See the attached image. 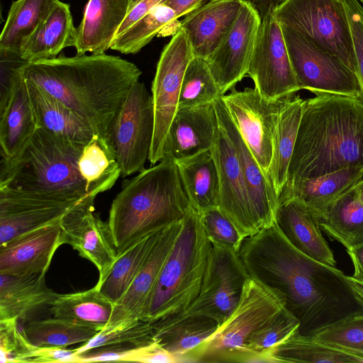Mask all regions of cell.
<instances>
[{"label":"cell","mask_w":363,"mask_h":363,"mask_svg":"<svg viewBox=\"0 0 363 363\" xmlns=\"http://www.w3.org/2000/svg\"><path fill=\"white\" fill-rule=\"evenodd\" d=\"M239 255L250 277L283 298L300 322L301 335H313L340 319L363 314L346 275L300 252L276 223L244 239Z\"/></svg>","instance_id":"6da1fadb"},{"label":"cell","mask_w":363,"mask_h":363,"mask_svg":"<svg viewBox=\"0 0 363 363\" xmlns=\"http://www.w3.org/2000/svg\"><path fill=\"white\" fill-rule=\"evenodd\" d=\"M21 70L27 81L77 113L94 135L108 140L123 103L142 74L134 63L106 53L60 55L28 62Z\"/></svg>","instance_id":"7a4b0ae2"},{"label":"cell","mask_w":363,"mask_h":363,"mask_svg":"<svg viewBox=\"0 0 363 363\" xmlns=\"http://www.w3.org/2000/svg\"><path fill=\"white\" fill-rule=\"evenodd\" d=\"M314 94L303 102L285 185L344 168L363 167V99Z\"/></svg>","instance_id":"3957f363"},{"label":"cell","mask_w":363,"mask_h":363,"mask_svg":"<svg viewBox=\"0 0 363 363\" xmlns=\"http://www.w3.org/2000/svg\"><path fill=\"white\" fill-rule=\"evenodd\" d=\"M190 208L175 161L163 160L123 182L107 220L118 252L182 220Z\"/></svg>","instance_id":"277c9868"},{"label":"cell","mask_w":363,"mask_h":363,"mask_svg":"<svg viewBox=\"0 0 363 363\" xmlns=\"http://www.w3.org/2000/svg\"><path fill=\"white\" fill-rule=\"evenodd\" d=\"M84 146L39 127L16 155L1 160L0 186L64 200L92 196L78 169Z\"/></svg>","instance_id":"5b68a950"},{"label":"cell","mask_w":363,"mask_h":363,"mask_svg":"<svg viewBox=\"0 0 363 363\" xmlns=\"http://www.w3.org/2000/svg\"><path fill=\"white\" fill-rule=\"evenodd\" d=\"M211 246L200 213L190 206L148 298L144 320L153 323L188 308L199 294Z\"/></svg>","instance_id":"8992f818"},{"label":"cell","mask_w":363,"mask_h":363,"mask_svg":"<svg viewBox=\"0 0 363 363\" xmlns=\"http://www.w3.org/2000/svg\"><path fill=\"white\" fill-rule=\"evenodd\" d=\"M284 308L277 293L250 277L231 314L207 340L185 356L184 362H258L247 350V341Z\"/></svg>","instance_id":"52a82bcc"},{"label":"cell","mask_w":363,"mask_h":363,"mask_svg":"<svg viewBox=\"0 0 363 363\" xmlns=\"http://www.w3.org/2000/svg\"><path fill=\"white\" fill-rule=\"evenodd\" d=\"M273 14L281 26L335 55L357 74L350 25L342 0H285Z\"/></svg>","instance_id":"ba28073f"},{"label":"cell","mask_w":363,"mask_h":363,"mask_svg":"<svg viewBox=\"0 0 363 363\" xmlns=\"http://www.w3.org/2000/svg\"><path fill=\"white\" fill-rule=\"evenodd\" d=\"M154 128L152 94L139 80L123 103L109 135L122 177L145 169L150 156Z\"/></svg>","instance_id":"9c48e42d"},{"label":"cell","mask_w":363,"mask_h":363,"mask_svg":"<svg viewBox=\"0 0 363 363\" xmlns=\"http://www.w3.org/2000/svg\"><path fill=\"white\" fill-rule=\"evenodd\" d=\"M281 26L284 40L301 89L363 99L359 79L337 57L294 30Z\"/></svg>","instance_id":"30bf717a"},{"label":"cell","mask_w":363,"mask_h":363,"mask_svg":"<svg viewBox=\"0 0 363 363\" xmlns=\"http://www.w3.org/2000/svg\"><path fill=\"white\" fill-rule=\"evenodd\" d=\"M194 57L181 28L172 35L160 55L151 87L155 128L148 161L152 165L162 160L165 139L178 110L183 77Z\"/></svg>","instance_id":"8fae6325"},{"label":"cell","mask_w":363,"mask_h":363,"mask_svg":"<svg viewBox=\"0 0 363 363\" xmlns=\"http://www.w3.org/2000/svg\"><path fill=\"white\" fill-rule=\"evenodd\" d=\"M249 278L239 253L212 244L199 294L183 312L221 325L238 305Z\"/></svg>","instance_id":"7c38bea8"},{"label":"cell","mask_w":363,"mask_h":363,"mask_svg":"<svg viewBox=\"0 0 363 363\" xmlns=\"http://www.w3.org/2000/svg\"><path fill=\"white\" fill-rule=\"evenodd\" d=\"M264 99L277 100L301 90L290 60L281 25L273 12L262 19L247 74Z\"/></svg>","instance_id":"4fadbf2b"},{"label":"cell","mask_w":363,"mask_h":363,"mask_svg":"<svg viewBox=\"0 0 363 363\" xmlns=\"http://www.w3.org/2000/svg\"><path fill=\"white\" fill-rule=\"evenodd\" d=\"M288 97L268 100L255 88L242 91L233 88L230 94L220 96L233 123L267 178L272 157L274 133Z\"/></svg>","instance_id":"5bb4252c"},{"label":"cell","mask_w":363,"mask_h":363,"mask_svg":"<svg viewBox=\"0 0 363 363\" xmlns=\"http://www.w3.org/2000/svg\"><path fill=\"white\" fill-rule=\"evenodd\" d=\"M96 197L89 196L70 208L60 220L64 244L94 264L99 271L97 284L108 275L118 257L107 221L94 213Z\"/></svg>","instance_id":"9a60e30c"},{"label":"cell","mask_w":363,"mask_h":363,"mask_svg":"<svg viewBox=\"0 0 363 363\" xmlns=\"http://www.w3.org/2000/svg\"><path fill=\"white\" fill-rule=\"evenodd\" d=\"M261 22L258 11L243 2L235 23L206 60L221 96L247 74Z\"/></svg>","instance_id":"2e32d148"},{"label":"cell","mask_w":363,"mask_h":363,"mask_svg":"<svg viewBox=\"0 0 363 363\" xmlns=\"http://www.w3.org/2000/svg\"><path fill=\"white\" fill-rule=\"evenodd\" d=\"M79 201L0 186V246L25 233L60 221Z\"/></svg>","instance_id":"e0dca14e"},{"label":"cell","mask_w":363,"mask_h":363,"mask_svg":"<svg viewBox=\"0 0 363 363\" xmlns=\"http://www.w3.org/2000/svg\"><path fill=\"white\" fill-rule=\"evenodd\" d=\"M211 152L219 175V208L233 221L244 239L257 233L238 158L219 126Z\"/></svg>","instance_id":"ac0fdd59"},{"label":"cell","mask_w":363,"mask_h":363,"mask_svg":"<svg viewBox=\"0 0 363 363\" xmlns=\"http://www.w3.org/2000/svg\"><path fill=\"white\" fill-rule=\"evenodd\" d=\"M213 105L218 125L230 141L238 158L258 233L275 223L279 199L233 123L220 97Z\"/></svg>","instance_id":"d6986e66"},{"label":"cell","mask_w":363,"mask_h":363,"mask_svg":"<svg viewBox=\"0 0 363 363\" xmlns=\"http://www.w3.org/2000/svg\"><path fill=\"white\" fill-rule=\"evenodd\" d=\"M60 222L25 233L0 246V274H46L55 251L64 244Z\"/></svg>","instance_id":"ffe728a7"},{"label":"cell","mask_w":363,"mask_h":363,"mask_svg":"<svg viewBox=\"0 0 363 363\" xmlns=\"http://www.w3.org/2000/svg\"><path fill=\"white\" fill-rule=\"evenodd\" d=\"M218 128L213 103L178 108L165 139L162 160L177 161L211 150Z\"/></svg>","instance_id":"44dd1931"},{"label":"cell","mask_w":363,"mask_h":363,"mask_svg":"<svg viewBox=\"0 0 363 363\" xmlns=\"http://www.w3.org/2000/svg\"><path fill=\"white\" fill-rule=\"evenodd\" d=\"M241 0H211L186 15L181 22L194 56L207 60L235 23Z\"/></svg>","instance_id":"7402d4cb"},{"label":"cell","mask_w":363,"mask_h":363,"mask_svg":"<svg viewBox=\"0 0 363 363\" xmlns=\"http://www.w3.org/2000/svg\"><path fill=\"white\" fill-rule=\"evenodd\" d=\"M182 220L163 228L133 281L115 305L107 324L127 318L143 319L148 298L182 228Z\"/></svg>","instance_id":"603a6c76"},{"label":"cell","mask_w":363,"mask_h":363,"mask_svg":"<svg viewBox=\"0 0 363 363\" xmlns=\"http://www.w3.org/2000/svg\"><path fill=\"white\" fill-rule=\"evenodd\" d=\"M275 223L291 244L308 257L335 267L333 253L321 233L319 218L297 199L280 201Z\"/></svg>","instance_id":"cb8c5ba5"},{"label":"cell","mask_w":363,"mask_h":363,"mask_svg":"<svg viewBox=\"0 0 363 363\" xmlns=\"http://www.w3.org/2000/svg\"><path fill=\"white\" fill-rule=\"evenodd\" d=\"M21 68L16 74L8 101L0 108V148L1 159L4 160L16 155L38 128Z\"/></svg>","instance_id":"d4e9b609"},{"label":"cell","mask_w":363,"mask_h":363,"mask_svg":"<svg viewBox=\"0 0 363 363\" xmlns=\"http://www.w3.org/2000/svg\"><path fill=\"white\" fill-rule=\"evenodd\" d=\"M132 0H89L77 28V55L103 54L110 49Z\"/></svg>","instance_id":"484cf974"},{"label":"cell","mask_w":363,"mask_h":363,"mask_svg":"<svg viewBox=\"0 0 363 363\" xmlns=\"http://www.w3.org/2000/svg\"><path fill=\"white\" fill-rule=\"evenodd\" d=\"M363 179V167L344 168L320 177L302 179L286 184L279 203L297 199L318 218L342 194Z\"/></svg>","instance_id":"4316f807"},{"label":"cell","mask_w":363,"mask_h":363,"mask_svg":"<svg viewBox=\"0 0 363 363\" xmlns=\"http://www.w3.org/2000/svg\"><path fill=\"white\" fill-rule=\"evenodd\" d=\"M77 28L74 26L69 5L56 0L45 19L21 49L27 62L54 58L65 48L76 47Z\"/></svg>","instance_id":"83f0119b"},{"label":"cell","mask_w":363,"mask_h":363,"mask_svg":"<svg viewBox=\"0 0 363 363\" xmlns=\"http://www.w3.org/2000/svg\"><path fill=\"white\" fill-rule=\"evenodd\" d=\"M214 319L184 312L172 314L152 323L154 339L170 353L185 356L207 340L218 329Z\"/></svg>","instance_id":"f1b7e54d"},{"label":"cell","mask_w":363,"mask_h":363,"mask_svg":"<svg viewBox=\"0 0 363 363\" xmlns=\"http://www.w3.org/2000/svg\"><path fill=\"white\" fill-rule=\"evenodd\" d=\"M58 295L46 285L45 274H0V320L23 318Z\"/></svg>","instance_id":"f546056e"},{"label":"cell","mask_w":363,"mask_h":363,"mask_svg":"<svg viewBox=\"0 0 363 363\" xmlns=\"http://www.w3.org/2000/svg\"><path fill=\"white\" fill-rule=\"evenodd\" d=\"M175 162L190 206L199 213L218 207L219 175L211 150Z\"/></svg>","instance_id":"4dcf8cb0"},{"label":"cell","mask_w":363,"mask_h":363,"mask_svg":"<svg viewBox=\"0 0 363 363\" xmlns=\"http://www.w3.org/2000/svg\"><path fill=\"white\" fill-rule=\"evenodd\" d=\"M27 83L38 128L79 145L91 140L92 130L77 113L38 86Z\"/></svg>","instance_id":"1f68e13d"},{"label":"cell","mask_w":363,"mask_h":363,"mask_svg":"<svg viewBox=\"0 0 363 363\" xmlns=\"http://www.w3.org/2000/svg\"><path fill=\"white\" fill-rule=\"evenodd\" d=\"M303 99L299 95L289 96L276 125L272 142V157L267 179L278 199L287 180L289 163L294 151Z\"/></svg>","instance_id":"d6a6232c"},{"label":"cell","mask_w":363,"mask_h":363,"mask_svg":"<svg viewBox=\"0 0 363 363\" xmlns=\"http://www.w3.org/2000/svg\"><path fill=\"white\" fill-rule=\"evenodd\" d=\"M356 185L319 217L321 230L347 249L363 243V200Z\"/></svg>","instance_id":"836d02e7"},{"label":"cell","mask_w":363,"mask_h":363,"mask_svg":"<svg viewBox=\"0 0 363 363\" xmlns=\"http://www.w3.org/2000/svg\"><path fill=\"white\" fill-rule=\"evenodd\" d=\"M54 317L96 330L110 320L113 303L94 286L86 291L59 294L50 304Z\"/></svg>","instance_id":"e575fe53"},{"label":"cell","mask_w":363,"mask_h":363,"mask_svg":"<svg viewBox=\"0 0 363 363\" xmlns=\"http://www.w3.org/2000/svg\"><path fill=\"white\" fill-rule=\"evenodd\" d=\"M78 169L89 195L96 197L111 189L121 176L116 154L111 141L98 135L83 147Z\"/></svg>","instance_id":"d590c367"},{"label":"cell","mask_w":363,"mask_h":363,"mask_svg":"<svg viewBox=\"0 0 363 363\" xmlns=\"http://www.w3.org/2000/svg\"><path fill=\"white\" fill-rule=\"evenodd\" d=\"M180 26L181 22L174 11L162 1L122 34L116 36L110 49L122 54H136L155 36L173 35Z\"/></svg>","instance_id":"8d00e7d4"},{"label":"cell","mask_w":363,"mask_h":363,"mask_svg":"<svg viewBox=\"0 0 363 363\" xmlns=\"http://www.w3.org/2000/svg\"><path fill=\"white\" fill-rule=\"evenodd\" d=\"M268 362H363V356L322 342L298 333L267 352Z\"/></svg>","instance_id":"74e56055"},{"label":"cell","mask_w":363,"mask_h":363,"mask_svg":"<svg viewBox=\"0 0 363 363\" xmlns=\"http://www.w3.org/2000/svg\"><path fill=\"white\" fill-rule=\"evenodd\" d=\"M56 0H16L11 4L0 35V50L19 52L45 19Z\"/></svg>","instance_id":"f35d334b"},{"label":"cell","mask_w":363,"mask_h":363,"mask_svg":"<svg viewBox=\"0 0 363 363\" xmlns=\"http://www.w3.org/2000/svg\"><path fill=\"white\" fill-rule=\"evenodd\" d=\"M162 230L145 236L118 255L104 280L95 285L113 305L129 289Z\"/></svg>","instance_id":"ab89813d"},{"label":"cell","mask_w":363,"mask_h":363,"mask_svg":"<svg viewBox=\"0 0 363 363\" xmlns=\"http://www.w3.org/2000/svg\"><path fill=\"white\" fill-rule=\"evenodd\" d=\"M155 341L152 323L127 318L107 324L89 340L75 348L77 354L104 346L140 347Z\"/></svg>","instance_id":"60d3db41"},{"label":"cell","mask_w":363,"mask_h":363,"mask_svg":"<svg viewBox=\"0 0 363 363\" xmlns=\"http://www.w3.org/2000/svg\"><path fill=\"white\" fill-rule=\"evenodd\" d=\"M23 330L33 345L50 347H67L85 342L99 332L55 317L31 321Z\"/></svg>","instance_id":"b9f144b4"},{"label":"cell","mask_w":363,"mask_h":363,"mask_svg":"<svg viewBox=\"0 0 363 363\" xmlns=\"http://www.w3.org/2000/svg\"><path fill=\"white\" fill-rule=\"evenodd\" d=\"M221 96L206 60L194 57L182 80L178 108L213 104Z\"/></svg>","instance_id":"7bdbcfd3"},{"label":"cell","mask_w":363,"mask_h":363,"mask_svg":"<svg viewBox=\"0 0 363 363\" xmlns=\"http://www.w3.org/2000/svg\"><path fill=\"white\" fill-rule=\"evenodd\" d=\"M299 326V320L284 308L252 333L247 341V349L257 358L258 362H268L267 352L298 333Z\"/></svg>","instance_id":"ee69618b"},{"label":"cell","mask_w":363,"mask_h":363,"mask_svg":"<svg viewBox=\"0 0 363 363\" xmlns=\"http://www.w3.org/2000/svg\"><path fill=\"white\" fill-rule=\"evenodd\" d=\"M312 336L325 344L363 356V314L340 319Z\"/></svg>","instance_id":"f6af8a7d"},{"label":"cell","mask_w":363,"mask_h":363,"mask_svg":"<svg viewBox=\"0 0 363 363\" xmlns=\"http://www.w3.org/2000/svg\"><path fill=\"white\" fill-rule=\"evenodd\" d=\"M205 233L211 244L239 253L244 238L229 217L219 208L200 213Z\"/></svg>","instance_id":"bcb514c9"},{"label":"cell","mask_w":363,"mask_h":363,"mask_svg":"<svg viewBox=\"0 0 363 363\" xmlns=\"http://www.w3.org/2000/svg\"><path fill=\"white\" fill-rule=\"evenodd\" d=\"M36 347L19 328L18 319L0 320L1 363H28Z\"/></svg>","instance_id":"7dc6e473"},{"label":"cell","mask_w":363,"mask_h":363,"mask_svg":"<svg viewBox=\"0 0 363 363\" xmlns=\"http://www.w3.org/2000/svg\"><path fill=\"white\" fill-rule=\"evenodd\" d=\"M346 11L356 61L357 75L363 93V5L359 0H342Z\"/></svg>","instance_id":"c3c4849f"},{"label":"cell","mask_w":363,"mask_h":363,"mask_svg":"<svg viewBox=\"0 0 363 363\" xmlns=\"http://www.w3.org/2000/svg\"><path fill=\"white\" fill-rule=\"evenodd\" d=\"M0 108L8 101L18 71L26 63L19 52L0 50Z\"/></svg>","instance_id":"681fc988"},{"label":"cell","mask_w":363,"mask_h":363,"mask_svg":"<svg viewBox=\"0 0 363 363\" xmlns=\"http://www.w3.org/2000/svg\"><path fill=\"white\" fill-rule=\"evenodd\" d=\"M125 362L143 363H181L182 359L170 353L155 340L147 345L130 347Z\"/></svg>","instance_id":"f907efd6"},{"label":"cell","mask_w":363,"mask_h":363,"mask_svg":"<svg viewBox=\"0 0 363 363\" xmlns=\"http://www.w3.org/2000/svg\"><path fill=\"white\" fill-rule=\"evenodd\" d=\"M130 347L104 346L78 354L76 363L96 362H125Z\"/></svg>","instance_id":"816d5d0a"},{"label":"cell","mask_w":363,"mask_h":363,"mask_svg":"<svg viewBox=\"0 0 363 363\" xmlns=\"http://www.w3.org/2000/svg\"><path fill=\"white\" fill-rule=\"evenodd\" d=\"M75 349L37 347L28 363H76Z\"/></svg>","instance_id":"f5cc1de1"},{"label":"cell","mask_w":363,"mask_h":363,"mask_svg":"<svg viewBox=\"0 0 363 363\" xmlns=\"http://www.w3.org/2000/svg\"><path fill=\"white\" fill-rule=\"evenodd\" d=\"M164 1V0H132L127 16L119 27L116 36L122 34L145 15L152 8Z\"/></svg>","instance_id":"db71d44e"},{"label":"cell","mask_w":363,"mask_h":363,"mask_svg":"<svg viewBox=\"0 0 363 363\" xmlns=\"http://www.w3.org/2000/svg\"><path fill=\"white\" fill-rule=\"evenodd\" d=\"M205 0H164V3L172 8L179 18L187 15L201 6Z\"/></svg>","instance_id":"11a10c76"},{"label":"cell","mask_w":363,"mask_h":363,"mask_svg":"<svg viewBox=\"0 0 363 363\" xmlns=\"http://www.w3.org/2000/svg\"><path fill=\"white\" fill-rule=\"evenodd\" d=\"M354 268L352 276L354 279L363 283V243L347 249Z\"/></svg>","instance_id":"9f6ffc18"},{"label":"cell","mask_w":363,"mask_h":363,"mask_svg":"<svg viewBox=\"0 0 363 363\" xmlns=\"http://www.w3.org/2000/svg\"><path fill=\"white\" fill-rule=\"evenodd\" d=\"M252 6L259 13L261 18L272 13L277 6V0H241Z\"/></svg>","instance_id":"6f0895ef"},{"label":"cell","mask_w":363,"mask_h":363,"mask_svg":"<svg viewBox=\"0 0 363 363\" xmlns=\"http://www.w3.org/2000/svg\"><path fill=\"white\" fill-rule=\"evenodd\" d=\"M346 281L355 298L363 307V283L350 276H346Z\"/></svg>","instance_id":"680465c9"},{"label":"cell","mask_w":363,"mask_h":363,"mask_svg":"<svg viewBox=\"0 0 363 363\" xmlns=\"http://www.w3.org/2000/svg\"><path fill=\"white\" fill-rule=\"evenodd\" d=\"M356 186H357V188L359 190V194H360V196H361L362 199L363 200V179L361 182H359L356 185Z\"/></svg>","instance_id":"91938a15"},{"label":"cell","mask_w":363,"mask_h":363,"mask_svg":"<svg viewBox=\"0 0 363 363\" xmlns=\"http://www.w3.org/2000/svg\"><path fill=\"white\" fill-rule=\"evenodd\" d=\"M285 1V0H277V6H278L279 4H281V3H282L283 1Z\"/></svg>","instance_id":"94428289"},{"label":"cell","mask_w":363,"mask_h":363,"mask_svg":"<svg viewBox=\"0 0 363 363\" xmlns=\"http://www.w3.org/2000/svg\"><path fill=\"white\" fill-rule=\"evenodd\" d=\"M360 3L363 5V0H359Z\"/></svg>","instance_id":"6125c7cd"}]
</instances>
